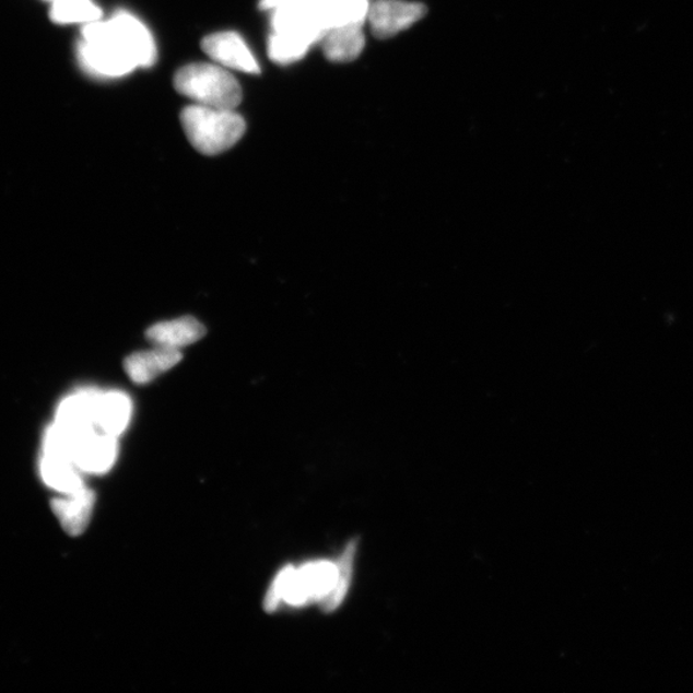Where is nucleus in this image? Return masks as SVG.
Wrapping results in <instances>:
<instances>
[{
  "label": "nucleus",
  "mask_w": 693,
  "mask_h": 693,
  "mask_svg": "<svg viewBox=\"0 0 693 693\" xmlns=\"http://www.w3.org/2000/svg\"><path fill=\"white\" fill-rule=\"evenodd\" d=\"M205 334V329L195 317L184 316L179 319L158 322L146 331V338L154 345L179 350L193 344Z\"/></svg>",
  "instance_id": "nucleus-11"
},
{
  "label": "nucleus",
  "mask_w": 693,
  "mask_h": 693,
  "mask_svg": "<svg viewBox=\"0 0 693 693\" xmlns=\"http://www.w3.org/2000/svg\"><path fill=\"white\" fill-rule=\"evenodd\" d=\"M50 19L60 25H87L102 19V11L93 0H58L51 5Z\"/></svg>",
  "instance_id": "nucleus-16"
},
{
  "label": "nucleus",
  "mask_w": 693,
  "mask_h": 693,
  "mask_svg": "<svg viewBox=\"0 0 693 693\" xmlns=\"http://www.w3.org/2000/svg\"><path fill=\"white\" fill-rule=\"evenodd\" d=\"M98 396V389L87 388L66 397L57 409L56 423L72 427H97L95 409Z\"/></svg>",
  "instance_id": "nucleus-14"
},
{
  "label": "nucleus",
  "mask_w": 693,
  "mask_h": 693,
  "mask_svg": "<svg viewBox=\"0 0 693 693\" xmlns=\"http://www.w3.org/2000/svg\"><path fill=\"white\" fill-rule=\"evenodd\" d=\"M117 437L98 430L86 432L79 441L75 456L77 467L86 473L103 474L113 468L117 451Z\"/></svg>",
  "instance_id": "nucleus-8"
},
{
  "label": "nucleus",
  "mask_w": 693,
  "mask_h": 693,
  "mask_svg": "<svg viewBox=\"0 0 693 693\" xmlns=\"http://www.w3.org/2000/svg\"><path fill=\"white\" fill-rule=\"evenodd\" d=\"M356 550L357 541H352L337 563H309L298 569L285 567L269 589L265 609L271 613L282 601L292 607L319 601L328 613L334 611L349 591Z\"/></svg>",
  "instance_id": "nucleus-1"
},
{
  "label": "nucleus",
  "mask_w": 693,
  "mask_h": 693,
  "mask_svg": "<svg viewBox=\"0 0 693 693\" xmlns=\"http://www.w3.org/2000/svg\"><path fill=\"white\" fill-rule=\"evenodd\" d=\"M176 91L196 105L232 108L242 102V87L227 69L218 63H190L175 75Z\"/></svg>",
  "instance_id": "nucleus-4"
},
{
  "label": "nucleus",
  "mask_w": 693,
  "mask_h": 693,
  "mask_svg": "<svg viewBox=\"0 0 693 693\" xmlns=\"http://www.w3.org/2000/svg\"><path fill=\"white\" fill-rule=\"evenodd\" d=\"M132 414V402L121 390H99L97 409H95V426L97 430L119 437L127 430Z\"/></svg>",
  "instance_id": "nucleus-10"
},
{
  "label": "nucleus",
  "mask_w": 693,
  "mask_h": 693,
  "mask_svg": "<svg viewBox=\"0 0 693 693\" xmlns=\"http://www.w3.org/2000/svg\"><path fill=\"white\" fill-rule=\"evenodd\" d=\"M95 504L94 493L83 489L71 495H64L51 503L57 518L60 519L66 532L71 536H79L84 532L90 525Z\"/></svg>",
  "instance_id": "nucleus-12"
},
{
  "label": "nucleus",
  "mask_w": 693,
  "mask_h": 693,
  "mask_svg": "<svg viewBox=\"0 0 693 693\" xmlns=\"http://www.w3.org/2000/svg\"><path fill=\"white\" fill-rule=\"evenodd\" d=\"M202 48L213 61L228 70L246 73H260L252 50L238 33L220 32L205 36Z\"/></svg>",
  "instance_id": "nucleus-6"
},
{
  "label": "nucleus",
  "mask_w": 693,
  "mask_h": 693,
  "mask_svg": "<svg viewBox=\"0 0 693 693\" xmlns=\"http://www.w3.org/2000/svg\"><path fill=\"white\" fill-rule=\"evenodd\" d=\"M78 58L81 68L95 78L119 79L139 68L110 20L84 25Z\"/></svg>",
  "instance_id": "nucleus-2"
},
{
  "label": "nucleus",
  "mask_w": 693,
  "mask_h": 693,
  "mask_svg": "<svg viewBox=\"0 0 693 693\" xmlns=\"http://www.w3.org/2000/svg\"><path fill=\"white\" fill-rule=\"evenodd\" d=\"M181 359L179 350L156 345L152 350L132 353L125 360V371L137 385H146L178 365Z\"/></svg>",
  "instance_id": "nucleus-9"
},
{
  "label": "nucleus",
  "mask_w": 693,
  "mask_h": 693,
  "mask_svg": "<svg viewBox=\"0 0 693 693\" xmlns=\"http://www.w3.org/2000/svg\"><path fill=\"white\" fill-rule=\"evenodd\" d=\"M426 9L423 4L404 2V0H378L371 5L368 24L378 38L386 39L407 31L424 17Z\"/></svg>",
  "instance_id": "nucleus-5"
},
{
  "label": "nucleus",
  "mask_w": 693,
  "mask_h": 693,
  "mask_svg": "<svg viewBox=\"0 0 693 693\" xmlns=\"http://www.w3.org/2000/svg\"><path fill=\"white\" fill-rule=\"evenodd\" d=\"M368 11H371L368 0H336L326 14L328 32L339 26H364Z\"/></svg>",
  "instance_id": "nucleus-18"
},
{
  "label": "nucleus",
  "mask_w": 693,
  "mask_h": 693,
  "mask_svg": "<svg viewBox=\"0 0 693 693\" xmlns=\"http://www.w3.org/2000/svg\"><path fill=\"white\" fill-rule=\"evenodd\" d=\"M363 25H346L331 28L324 36V54L333 62H351L363 54L365 35Z\"/></svg>",
  "instance_id": "nucleus-13"
},
{
  "label": "nucleus",
  "mask_w": 693,
  "mask_h": 693,
  "mask_svg": "<svg viewBox=\"0 0 693 693\" xmlns=\"http://www.w3.org/2000/svg\"><path fill=\"white\" fill-rule=\"evenodd\" d=\"M109 20L139 68H151L157 60V44L150 28L128 11H117Z\"/></svg>",
  "instance_id": "nucleus-7"
},
{
  "label": "nucleus",
  "mask_w": 693,
  "mask_h": 693,
  "mask_svg": "<svg viewBox=\"0 0 693 693\" xmlns=\"http://www.w3.org/2000/svg\"><path fill=\"white\" fill-rule=\"evenodd\" d=\"M313 46V43L299 38V36L272 33L269 38L268 51L271 61L278 64H291L302 60Z\"/></svg>",
  "instance_id": "nucleus-17"
},
{
  "label": "nucleus",
  "mask_w": 693,
  "mask_h": 693,
  "mask_svg": "<svg viewBox=\"0 0 693 693\" xmlns=\"http://www.w3.org/2000/svg\"><path fill=\"white\" fill-rule=\"evenodd\" d=\"M49 2L55 3L58 2V0H49Z\"/></svg>",
  "instance_id": "nucleus-19"
},
{
  "label": "nucleus",
  "mask_w": 693,
  "mask_h": 693,
  "mask_svg": "<svg viewBox=\"0 0 693 693\" xmlns=\"http://www.w3.org/2000/svg\"><path fill=\"white\" fill-rule=\"evenodd\" d=\"M181 124L198 152L215 156L231 150L246 132V121L232 108L191 105L183 110Z\"/></svg>",
  "instance_id": "nucleus-3"
},
{
  "label": "nucleus",
  "mask_w": 693,
  "mask_h": 693,
  "mask_svg": "<svg viewBox=\"0 0 693 693\" xmlns=\"http://www.w3.org/2000/svg\"><path fill=\"white\" fill-rule=\"evenodd\" d=\"M40 470L44 482L63 495L85 489L81 470L68 457L43 454Z\"/></svg>",
  "instance_id": "nucleus-15"
}]
</instances>
